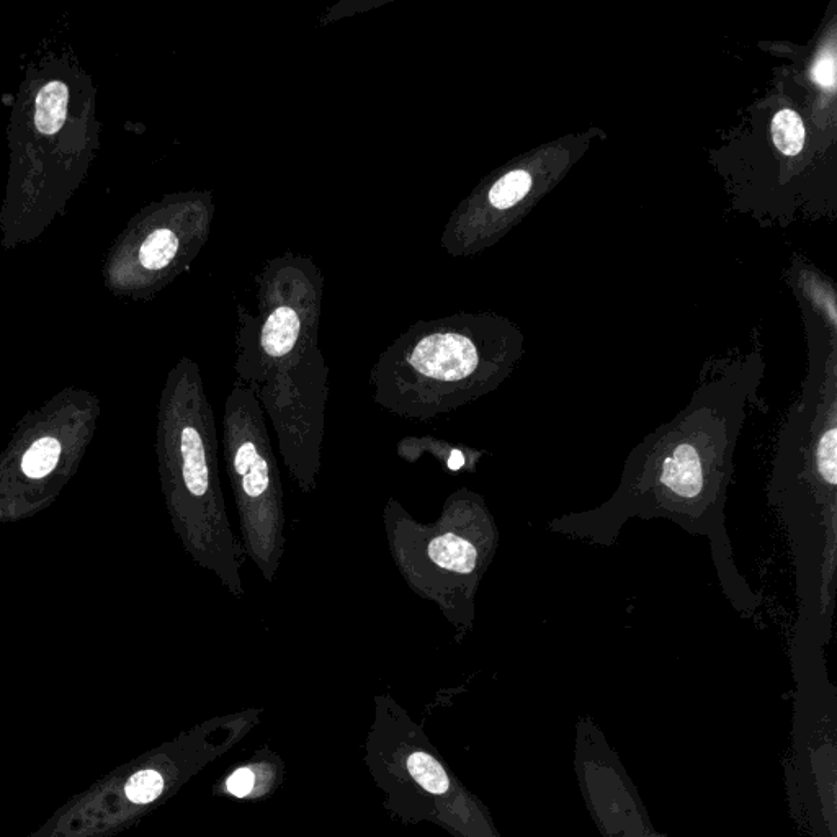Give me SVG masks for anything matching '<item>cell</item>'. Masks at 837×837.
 I'll return each instance as SVG.
<instances>
[{"label": "cell", "instance_id": "cell-1", "mask_svg": "<svg viewBox=\"0 0 837 837\" xmlns=\"http://www.w3.org/2000/svg\"><path fill=\"white\" fill-rule=\"evenodd\" d=\"M509 370V349L496 327L453 316L409 327L380 355L370 388L376 406L426 422L496 390Z\"/></svg>", "mask_w": 837, "mask_h": 837}, {"label": "cell", "instance_id": "cell-2", "mask_svg": "<svg viewBox=\"0 0 837 837\" xmlns=\"http://www.w3.org/2000/svg\"><path fill=\"white\" fill-rule=\"evenodd\" d=\"M391 560L416 596L434 604L453 628L475 622L479 582L496 553L499 532L486 502L458 489L432 522H419L394 497L383 511Z\"/></svg>", "mask_w": 837, "mask_h": 837}, {"label": "cell", "instance_id": "cell-3", "mask_svg": "<svg viewBox=\"0 0 837 837\" xmlns=\"http://www.w3.org/2000/svg\"><path fill=\"white\" fill-rule=\"evenodd\" d=\"M169 466L179 532L193 560L236 597L246 596L244 551L224 499L215 412L195 365L185 370L169 406Z\"/></svg>", "mask_w": 837, "mask_h": 837}, {"label": "cell", "instance_id": "cell-4", "mask_svg": "<svg viewBox=\"0 0 837 837\" xmlns=\"http://www.w3.org/2000/svg\"><path fill=\"white\" fill-rule=\"evenodd\" d=\"M221 444L242 551L265 582H274L287 548L282 475L259 399L239 381L224 403Z\"/></svg>", "mask_w": 837, "mask_h": 837}, {"label": "cell", "instance_id": "cell-5", "mask_svg": "<svg viewBox=\"0 0 837 837\" xmlns=\"http://www.w3.org/2000/svg\"><path fill=\"white\" fill-rule=\"evenodd\" d=\"M710 429V427H708ZM707 426H694V414L689 422L656 445L654 463L643 466L640 478L641 499L653 494L656 509L666 514L694 515V504H703L707 491L717 494L721 483V468L725 465L723 445L710 452L703 448L720 437H707Z\"/></svg>", "mask_w": 837, "mask_h": 837}, {"label": "cell", "instance_id": "cell-6", "mask_svg": "<svg viewBox=\"0 0 837 837\" xmlns=\"http://www.w3.org/2000/svg\"><path fill=\"white\" fill-rule=\"evenodd\" d=\"M69 89L64 82L51 81L36 97L35 125L43 135H54L63 128L68 115Z\"/></svg>", "mask_w": 837, "mask_h": 837}, {"label": "cell", "instance_id": "cell-7", "mask_svg": "<svg viewBox=\"0 0 837 837\" xmlns=\"http://www.w3.org/2000/svg\"><path fill=\"white\" fill-rule=\"evenodd\" d=\"M399 457L406 460V462H417V458L422 452L434 455L437 460L444 458L445 465L448 470L458 471L465 468L466 457L462 448L450 447L442 440H432V437H406L398 444Z\"/></svg>", "mask_w": 837, "mask_h": 837}, {"label": "cell", "instance_id": "cell-8", "mask_svg": "<svg viewBox=\"0 0 837 837\" xmlns=\"http://www.w3.org/2000/svg\"><path fill=\"white\" fill-rule=\"evenodd\" d=\"M179 249L180 239L174 231L167 228L156 229L144 239L143 246L139 249V262L143 264L144 269L157 272L174 262Z\"/></svg>", "mask_w": 837, "mask_h": 837}, {"label": "cell", "instance_id": "cell-9", "mask_svg": "<svg viewBox=\"0 0 837 837\" xmlns=\"http://www.w3.org/2000/svg\"><path fill=\"white\" fill-rule=\"evenodd\" d=\"M772 136L780 153L785 156H798L805 144V126L800 115L790 108L775 113L772 120Z\"/></svg>", "mask_w": 837, "mask_h": 837}, {"label": "cell", "instance_id": "cell-10", "mask_svg": "<svg viewBox=\"0 0 837 837\" xmlns=\"http://www.w3.org/2000/svg\"><path fill=\"white\" fill-rule=\"evenodd\" d=\"M532 188V177L527 171H511L502 175L489 188L488 202L496 210H509L522 202Z\"/></svg>", "mask_w": 837, "mask_h": 837}, {"label": "cell", "instance_id": "cell-11", "mask_svg": "<svg viewBox=\"0 0 837 837\" xmlns=\"http://www.w3.org/2000/svg\"><path fill=\"white\" fill-rule=\"evenodd\" d=\"M408 770L417 784L432 795H444L450 788V779L445 774L444 767L426 752L417 751L411 754Z\"/></svg>", "mask_w": 837, "mask_h": 837}, {"label": "cell", "instance_id": "cell-12", "mask_svg": "<svg viewBox=\"0 0 837 837\" xmlns=\"http://www.w3.org/2000/svg\"><path fill=\"white\" fill-rule=\"evenodd\" d=\"M61 457V444L53 437H43L36 440L32 447L28 448L22 462V470L28 478H45L58 465Z\"/></svg>", "mask_w": 837, "mask_h": 837}, {"label": "cell", "instance_id": "cell-13", "mask_svg": "<svg viewBox=\"0 0 837 837\" xmlns=\"http://www.w3.org/2000/svg\"><path fill=\"white\" fill-rule=\"evenodd\" d=\"M164 790V779L156 770H141L133 775L125 787L126 797L138 805H146L156 800Z\"/></svg>", "mask_w": 837, "mask_h": 837}, {"label": "cell", "instance_id": "cell-14", "mask_svg": "<svg viewBox=\"0 0 837 837\" xmlns=\"http://www.w3.org/2000/svg\"><path fill=\"white\" fill-rule=\"evenodd\" d=\"M836 427L824 432L818 445V468L821 478L828 481L829 486H836Z\"/></svg>", "mask_w": 837, "mask_h": 837}, {"label": "cell", "instance_id": "cell-15", "mask_svg": "<svg viewBox=\"0 0 837 837\" xmlns=\"http://www.w3.org/2000/svg\"><path fill=\"white\" fill-rule=\"evenodd\" d=\"M813 81L821 87L834 90L836 87V56L833 51H826L816 59L813 66Z\"/></svg>", "mask_w": 837, "mask_h": 837}, {"label": "cell", "instance_id": "cell-16", "mask_svg": "<svg viewBox=\"0 0 837 837\" xmlns=\"http://www.w3.org/2000/svg\"><path fill=\"white\" fill-rule=\"evenodd\" d=\"M254 782H256V777L251 769H239L229 777L226 787L234 797L244 798L252 792Z\"/></svg>", "mask_w": 837, "mask_h": 837}]
</instances>
